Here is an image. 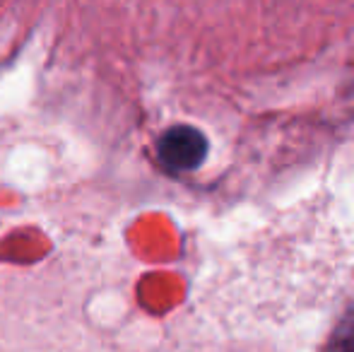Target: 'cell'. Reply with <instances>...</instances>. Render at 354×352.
<instances>
[{"label": "cell", "mask_w": 354, "mask_h": 352, "mask_svg": "<svg viewBox=\"0 0 354 352\" xmlns=\"http://www.w3.org/2000/svg\"><path fill=\"white\" fill-rule=\"evenodd\" d=\"M205 157L207 138L193 126H171L157 140V160L171 174L198 169Z\"/></svg>", "instance_id": "1"}, {"label": "cell", "mask_w": 354, "mask_h": 352, "mask_svg": "<svg viewBox=\"0 0 354 352\" xmlns=\"http://www.w3.org/2000/svg\"><path fill=\"white\" fill-rule=\"evenodd\" d=\"M326 352H354V306H350L337 321Z\"/></svg>", "instance_id": "2"}]
</instances>
